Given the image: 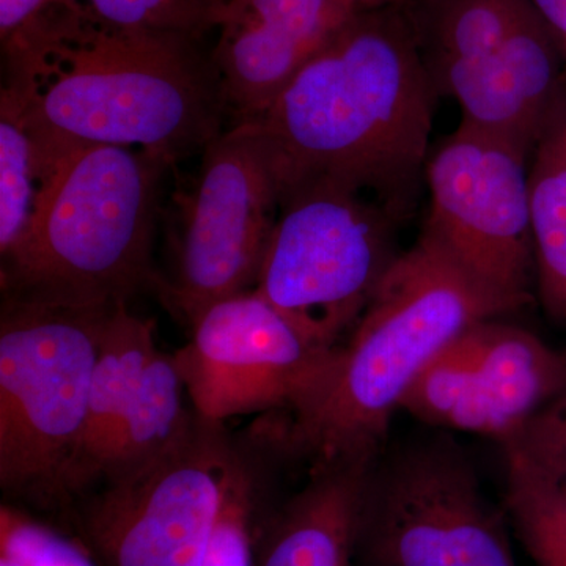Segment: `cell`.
<instances>
[{
  "label": "cell",
  "mask_w": 566,
  "mask_h": 566,
  "mask_svg": "<svg viewBox=\"0 0 566 566\" xmlns=\"http://www.w3.org/2000/svg\"><path fill=\"white\" fill-rule=\"evenodd\" d=\"M3 52L0 98L21 115L43 158L99 144L174 164L203 151L229 122L214 62L189 36L118 28L59 2Z\"/></svg>",
  "instance_id": "6da1fadb"
},
{
  "label": "cell",
  "mask_w": 566,
  "mask_h": 566,
  "mask_svg": "<svg viewBox=\"0 0 566 566\" xmlns=\"http://www.w3.org/2000/svg\"><path fill=\"white\" fill-rule=\"evenodd\" d=\"M438 95L403 9L357 11L259 122L281 197L334 182L403 221L424 181Z\"/></svg>",
  "instance_id": "7a4b0ae2"
},
{
  "label": "cell",
  "mask_w": 566,
  "mask_h": 566,
  "mask_svg": "<svg viewBox=\"0 0 566 566\" xmlns=\"http://www.w3.org/2000/svg\"><path fill=\"white\" fill-rule=\"evenodd\" d=\"M517 307L420 234L390 264L322 386L271 439L314 465L375 460L431 360L469 327Z\"/></svg>",
  "instance_id": "3957f363"
},
{
  "label": "cell",
  "mask_w": 566,
  "mask_h": 566,
  "mask_svg": "<svg viewBox=\"0 0 566 566\" xmlns=\"http://www.w3.org/2000/svg\"><path fill=\"white\" fill-rule=\"evenodd\" d=\"M35 214L2 256L3 296L112 305L156 286L159 182L172 164L139 148L85 144L43 159Z\"/></svg>",
  "instance_id": "277c9868"
},
{
  "label": "cell",
  "mask_w": 566,
  "mask_h": 566,
  "mask_svg": "<svg viewBox=\"0 0 566 566\" xmlns=\"http://www.w3.org/2000/svg\"><path fill=\"white\" fill-rule=\"evenodd\" d=\"M112 305L3 296L0 486L36 509L70 505L92 376Z\"/></svg>",
  "instance_id": "5b68a950"
},
{
  "label": "cell",
  "mask_w": 566,
  "mask_h": 566,
  "mask_svg": "<svg viewBox=\"0 0 566 566\" xmlns=\"http://www.w3.org/2000/svg\"><path fill=\"white\" fill-rule=\"evenodd\" d=\"M400 221L327 181L283 192L255 290L326 349L353 331L394 260Z\"/></svg>",
  "instance_id": "8992f818"
},
{
  "label": "cell",
  "mask_w": 566,
  "mask_h": 566,
  "mask_svg": "<svg viewBox=\"0 0 566 566\" xmlns=\"http://www.w3.org/2000/svg\"><path fill=\"white\" fill-rule=\"evenodd\" d=\"M181 203L177 271L156 289L189 326L219 301L255 290L279 208L273 147L259 122L223 129L202 151Z\"/></svg>",
  "instance_id": "52a82bcc"
},
{
  "label": "cell",
  "mask_w": 566,
  "mask_h": 566,
  "mask_svg": "<svg viewBox=\"0 0 566 566\" xmlns=\"http://www.w3.org/2000/svg\"><path fill=\"white\" fill-rule=\"evenodd\" d=\"M237 447L223 422L196 411L163 455L103 480L82 505V546L99 566H199Z\"/></svg>",
  "instance_id": "ba28073f"
},
{
  "label": "cell",
  "mask_w": 566,
  "mask_h": 566,
  "mask_svg": "<svg viewBox=\"0 0 566 566\" xmlns=\"http://www.w3.org/2000/svg\"><path fill=\"white\" fill-rule=\"evenodd\" d=\"M526 148L468 123L428 156L424 237L521 305L535 279Z\"/></svg>",
  "instance_id": "9c48e42d"
},
{
  "label": "cell",
  "mask_w": 566,
  "mask_h": 566,
  "mask_svg": "<svg viewBox=\"0 0 566 566\" xmlns=\"http://www.w3.org/2000/svg\"><path fill=\"white\" fill-rule=\"evenodd\" d=\"M360 535L382 566H516L471 465L447 444L371 465Z\"/></svg>",
  "instance_id": "30bf717a"
},
{
  "label": "cell",
  "mask_w": 566,
  "mask_h": 566,
  "mask_svg": "<svg viewBox=\"0 0 566 566\" xmlns=\"http://www.w3.org/2000/svg\"><path fill=\"white\" fill-rule=\"evenodd\" d=\"M174 354L192 408L214 422L292 412L322 386L335 349L314 344L256 290L210 305Z\"/></svg>",
  "instance_id": "8fae6325"
},
{
  "label": "cell",
  "mask_w": 566,
  "mask_h": 566,
  "mask_svg": "<svg viewBox=\"0 0 566 566\" xmlns=\"http://www.w3.org/2000/svg\"><path fill=\"white\" fill-rule=\"evenodd\" d=\"M566 390V353L531 331L485 319L424 368L401 409L436 427L515 439Z\"/></svg>",
  "instance_id": "7c38bea8"
},
{
  "label": "cell",
  "mask_w": 566,
  "mask_h": 566,
  "mask_svg": "<svg viewBox=\"0 0 566 566\" xmlns=\"http://www.w3.org/2000/svg\"><path fill=\"white\" fill-rule=\"evenodd\" d=\"M356 13L346 0H226L211 59L230 126L262 120Z\"/></svg>",
  "instance_id": "4fadbf2b"
},
{
  "label": "cell",
  "mask_w": 566,
  "mask_h": 566,
  "mask_svg": "<svg viewBox=\"0 0 566 566\" xmlns=\"http://www.w3.org/2000/svg\"><path fill=\"white\" fill-rule=\"evenodd\" d=\"M562 55L556 33L532 7L491 54L430 74L438 92L460 104L461 122L532 153L566 98Z\"/></svg>",
  "instance_id": "5bb4252c"
},
{
  "label": "cell",
  "mask_w": 566,
  "mask_h": 566,
  "mask_svg": "<svg viewBox=\"0 0 566 566\" xmlns=\"http://www.w3.org/2000/svg\"><path fill=\"white\" fill-rule=\"evenodd\" d=\"M374 463L365 458L315 465L308 485L275 517L260 566H349Z\"/></svg>",
  "instance_id": "9a60e30c"
},
{
  "label": "cell",
  "mask_w": 566,
  "mask_h": 566,
  "mask_svg": "<svg viewBox=\"0 0 566 566\" xmlns=\"http://www.w3.org/2000/svg\"><path fill=\"white\" fill-rule=\"evenodd\" d=\"M156 353L155 322L132 314L126 301L115 304L93 370L87 423L73 475L74 499L103 479L118 427Z\"/></svg>",
  "instance_id": "2e32d148"
},
{
  "label": "cell",
  "mask_w": 566,
  "mask_h": 566,
  "mask_svg": "<svg viewBox=\"0 0 566 566\" xmlns=\"http://www.w3.org/2000/svg\"><path fill=\"white\" fill-rule=\"evenodd\" d=\"M528 218L539 303L566 324V98L532 151Z\"/></svg>",
  "instance_id": "e0dca14e"
},
{
  "label": "cell",
  "mask_w": 566,
  "mask_h": 566,
  "mask_svg": "<svg viewBox=\"0 0 566 566\" xmlns=\"http://www.w3.org/2000/svg\"><path fill=\"white\" fill-rule=\"evenodd\" d=\"M401 9L431 73L497 50L532 6L528 0H411Z\"/></svg>",
  "instance_id": "ac0fdd59"
},
{
  "label": "cell",
  "mask_w": 566,
  "mask_h": 566,
  "mask_svg": "<svg viewBox=\"0 0 566 566\" xmlns=\"http://www.w3.org/2000/svg\"><path fill=\"white\" fill-rule=\"evenodd\" d=\"M186 387L174 354H155L123 417L102 480L136 471L170 449L191 427L196 409L185 405Z\"/></svg>",
  "instance_id": "d6986e66"
},
{
  "label": "cell",
  "mask_w": 566,
  "mask_h": 566,
  "mask_svg": "<svg viewBox=\"0 0 566 566\" xmlns=\"http://www.w3.org/2000/svg\"><path fill=\"white\" fill-rule=\"evenodd\" d=\"M506 452V504L538 566H566V486Z\"/></svg>",
  "instance_id": "ffe728a7"
},
{
  "label": "cell",
  "mask_w": 566,
  "mask_h": 566,
  "mask_svg": "<svg viewBox=\"0 0 566 566\" xmlns=\"http://www.w3.org/2000/svg\"><path fill=\"white\" fill-rule=\"evenodd\" d=\"M46 175V163L21 115L0 98V255L28 232Z\"/></svg>",
  "instance_id": "44dd1931"
},
{
  "label": "cell",
  "mask_w": 566,
  "mask_h": 566,
  "mask_svg": "<svg viewBox=\"0 0 566 566\" xmlns=\"http://www.w3.org/2000/svg\"><path fill=\"white\" fill-rule=\"evenodd\" d=\"M259 455L238 441L221 512L199 566H252L253 534L262 501Z\"/></svg>",
  "instance_id": "7402d4cb"
},
{
  "label": "cell",
  "mask_w": 566,
  "mask_h": 566,
  "mask_svg": "<svg viewBox=\"0 0 566 566\" xmlns=\"http://www.w3.org/2000/svg\"><path fill=\"white\" fill-rule=\"evenodd\" d=\"M118 28L178 33L196 40L218 28L226 0H59Z\"/></svg>",
  "instance_id": "603a6c76"
},
{
  "label": "cell",
  "mask_w": 566,
  "mask_h": 566,
  "mask_svg": "<svg viewBox=\"0 0 566 566\" xmlns=\"http://www.w3.org/2000/svg\"><path fill=\"white\" fill-rule=\"evenodd\" d=\"M0 554L22 566H99L84 546L10 505L0 510Z\"/></svg>",
  "instance_id": "cb8c5ba5"
},
{
  "label": "cell",
  "mask_w": 566,
  "mask_h": 566,
  "mask_svg": "<svg viewBox=\"0 0 566 566\" xmlns=\"http://www.w3.org/2000/svg\"><path fill=\"white\" fill-rule=\"evenodd\" d=\"M505 450L515 452L543 474L566 480V390L547 405Z\"/></svg>",
  "instance_id": "d4e9b609"
},
{
  "label": "cell",
  "mask_w": 566,
  "mask_h": 566,
  "mask_svg": "<svg viewBox=\"0 0 566 566\" xmlns=\"http://www.w3.org/2000/svg\"><path fill=\"white\" fill-rule=\"evenodd\" d=\"M59 0H0V36L2 44L50 10Z\"/></svg>",
  "instance_id": "484cf974"
},
{
  "label": "cell",
  "mask_w": 566,
  "mask_h": 566,
  "mask_svg": "<svg viewBox=\"0 0 566 566\" xmlns=\"http://www.w3.org/2000/svg\"><path fill=\"white\" fill-rule=\"evenodd\" d=\"M536 13L556 33L566 55V0H528Z\"/></svg>",
  "instance_id": "4316f807"
},
{
  "label": "cell",
  "mask_w": 566,
  "mask_h": 566,
  "mask_svg": "<svg viewBox=\"0 0 566 566\" xmlns=\"http://www.w3.org/2000/svg\"><path fill=\"white\" fill-rule=\"evenodd\" d=\"M354 10L370 11L394 9V7H403L411 0H346Z\"/></svg>",
  "instance_id": "83f0119b"
},
{
  "label": "cell",
  "mask_w": 566,
  "mask_h": 566,
  "mask_svg": "<svg viewBox=\"0 0 566 566\" xmlns=\"http://www.w3.org/2000/svg\"><path fill=\"white\" fill-rule=\"evenodd\" d=\"M0 566H22V565L18 564V562L14 560V558L6 556V554H0Z\"/></svg>",
  "instance_id": "f1b7e54d"
},
{
  "label": "cell",
  "mask_w": 566,
  "mask_h": 566,
  "mask_svg": "<svg viewBox=\"0 0 566 566\" xmlns=\"http://www.w3.org/2000/svg\"><path fill=\"white\" fill-rule=\"evenodd\" d=\"M562 483H564V485L566 486V480H565V482H562Z\"/></svg>",
  "instance_id": "f546056e"
}]
</instances>
